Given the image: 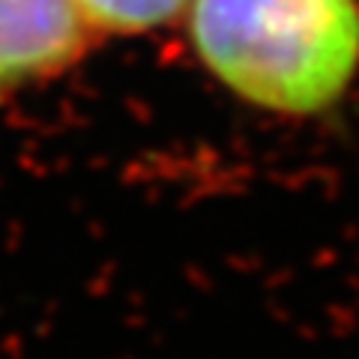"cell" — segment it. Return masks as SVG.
<instances>
[{
	"label": "cell",
	"instance_id": "1",
	"mask_svg": "<svg viewBox=\"0 0 359 359\" xmlns=\"http://www.w3.org/2000/svg\"><path fill=\"white\" fill-rule=\"evenodd\" d=\"M198 60L237 99L320 117L359 72V0H189Z\"/></svg>",
	"mask_w": 359,
	"mask_h": 359
},
{
	"label": "cell",
	"instance_id": "2",
	"mask_svg": "<svg viewBox=\"0 0 359 359\" xmlns=\"http://www.w3.org/2000/svg\"><path fill=\"white\" fill-rule=\"evenodd\" d=\"M90 39L75 0H0V96L66 72Z\"/></svg>",
	"mask_w": 359,
	"mask_h": 359
},
{
	"label": "cell",
	"instance_id": "3",
	"mask_svg": "<svg viewBox=\"0 0 359 359\" xmlns=\"http://www.w3.org/2000/svg\"><path fill=\"white\" fill-rule=\"evenodd\" d=\"M93 33H147L183 15L189 0H75Z\"/></svg>",
	"mask_w": 359,
	"mask_h": 359
}]
</instances>
